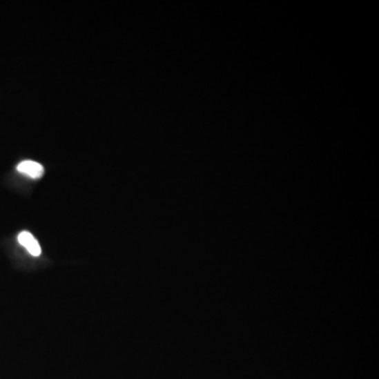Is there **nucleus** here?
Returning a JSON list of instances; mask_svg holds the SVG:
<instances>
[{
	"label": "nucleus",
	"instance_id": "1",
	"mask_svg": "<svg viewBox=\"0 0 379 379\" xmlns=\"http://www.w3.org/2000/svg\"><path fill=\"white\" fill-rule=\"evenodd\" d=\"M18 242H19L26 250L31 254L32 256H39L41 254V248H40L39 244L37 240H35L33 235H32L28 231H23L18 235Z\"/></svg>",
	"mask_w": 379,
	"mask_h": 379
},
{
	"label": "nucleus",
	"instance_id": "2",
	"mask_svg": "<svg viewBox=\"0 0 379 379\" xmlns=\"http://www.w3.org/2000/svg\"><path fill=\"white\" fill-rule=\"evenodd\" d=\"M17 170L20 173L30 176L32 178H39L43 175V166L36 162L32 160H26V162H20L17 166Z\"/></svg>",
	"mask_w": 379,
	"mask_h": 379
}]
</instances>
